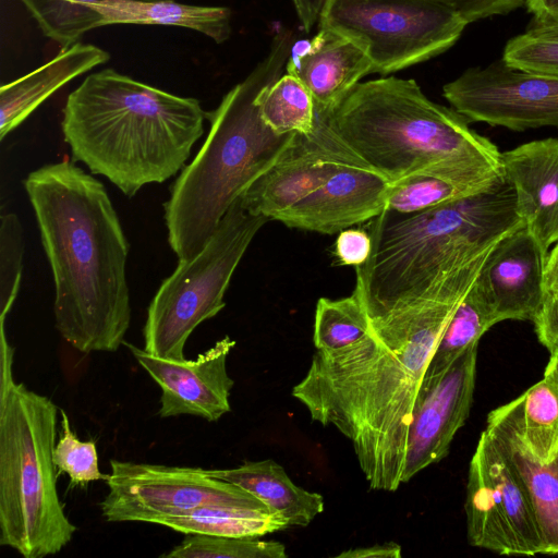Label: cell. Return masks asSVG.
Listing matches in <instances>:
<instances>
[{
	"instance_id": "6da1fadb",
	"label": "cell",
	"mask_w": 558,
	"mask_h": 558,
	"mask_svg": "<svg viewBox=\"0 0 558 558\" xmlns=\"http://www.w3.org/2000/svg\"><path fill=\"white\" fill-rule=\"evenodd\" d=\"M494 246L403 308L367 316L368 332L336 350H316L292 396L312 421L352 444L371 489L402 484L413 405L436 347Z\"/></svg>"
},
{
	"instance_id": "7a4b0ae2",
	"label": "cell",
	"mask_w": 558,
	"mask_h": 558,
	"mask_svg": "<svg viewBox=\"0 0 558 558\" xmlns=\"http://www.w3.org/2000/svg\"><path fill=\"white\" fill-rule=\"evenodd\" d=\"M24 187L56 290V328L82 353L114 352L131 324L130 250L104 184L62 160L32 171Z\"/></svg>"
},
{
	"instance_id": "3957f363",
	"label": "cell",
	"mask_w": 558,
	"mask_h": 558,
	"mask_svg": "<svg viewBox=\"0 0 558 558\" xmlns=\"http://www.w3.org/2000/svg\"><path fill=\"white\" fill-rule=\"evenodd\" d=\"M205 119L196 98L105 69L68 96L61 126L73 161L133 197L144 185L162 183L185 167Z\"/></svg>"
},
{
	"instance_id": "277c9868",
	"label": "cell",
	"mask_w": 558,
	"mask_h": 558,
	"mask_svg": "<svg viewBox=\"0 0 558 558\" xmlns=\"http://www.w3.org/2000/svg\"><path fill=\"white\" fill-rule=\"evenodd\" d=\"M329 120L344 144L391 183L425 174L477 193L502 178L498 147L453 108L427 98L414 80L359 83Z\"/></svg>"
},
{
	"instance_id": "5b68a950",
	"label": "cell",
	"mask_w": 558,
	"mask_h": 558,
	"mask_svg": "<svg viewBox=\"0 0 558 558\" xmlns=\"http://www.w3.org/2000/svg\"><path fill=\"white\" fill-rule=\"evenodd\" d=\"M522 226L504 175L484 191L418 213L384 209L369 225L371 253L355 267L354 291L369 317L403 308Z\"/></svg>"
},
{
	"instance_id": "8992f818",
	"label": "cell",
	"mask_w": 558,
	"mask_h": 558,
	"mask_svg": "<svg viewBox=\"0 0 558 558\" xmlns=\"http://www.w3.org/2000/svg\"><path fill=\"white\" fill-rule=\"evenodd\" d=\"M293 33H276L267 56L206 112L208 135L171 186L165 203L168 241L179 260L195 257L235 199L266 172L296 133L278 134L263 120L256 98L282 75Z\"/></svg>"
},
{
	"instance_id": "52a82bcc",
	"label": "cell",
	"mask_w": 558,
	"mask_h": 558,
	"mask_svg": "<svg viewBox=\"0 0 558 558\" xmlns=\"http://www.w3.org/2000/svg\"><path fill=\"white\" fill-rule=\"evenodd\" d=\"M58 410L22 383L0 384V545L25 558L61 551L76 532L57 490Z\"/></svg>"
},
{
	"instance_id": "ba28073f",
	"label": "cell",
	"mask_w": 558,
	"mask_h": 558,
	"mask_svg": "<svg viewBox=\"0 0 558 558\" xmlns=\"http://www.w3.org/2000/svg\"><path fill=\"white\" fill-rule=\"evenodd\" d=\"M269 219L248 213L239 197L230 206L204 248L179 260L153 298L143 328L144 350L177 362L194 329L226 305L231 277L259 229Z\"/></svg>"
},
{
	"instance_id": "9c48e42d",
	"label": "cell",
	"mask_w": 558,
	"mask_h": 558,
	"mask_svg": "<svg viewBox=\"0 0 558 558\" xmlns=\"http://www.w3.org/2000/svg\"><path fill=\"white\" fill-rule=\"evenodd\" d=\"M318 24L356 43L383 75L442 53L468 25L430 0H325Z\"/></svg>"
},
{
	"instance_id": "30bf717a",
	"label": "cell",
	"mask_w": 558,
	"mask_h": 558,
	"mask_svg": "<svg viewBox=\"0 0 558 558\" xmlns=\"http://www.w3.org/2000/svg\"><path fill=\"white\" fill-rule=\"evenodd\" d=\"M100 502L108 522H146L184 514L204 506H230L271 511L247 490L215 478L201 468L168 466L110 460Z\"/></svg>"
},
{
	"instance_id": "8fae6325",
	"label": "cell",
	"mask_w": 558,
	"mask_h": 558,
	"mask_svg": "<svg viewBox=\"0 0 558 558\" xmlns=\"http://www.w3.org/2000/svg\"><path fill=\"white\" fill-rule=\"evenodd\" d=\"M464 509L470 545L499 555L544 554L529 494L486 429L470 461Z\"/></svg>"
},
{
	"instance_id": "7c38bea8",
	"label": "cell",
	"mask_w": 558,
	"mask_h": 558,
	"mask_svg": "<svg viewBox=\"0 0 558 558\" xmlns=\"http://www.w3.org/2000/svg\"><path fill=\"white\" fill-rule=\"evenodd\" d=\"M442 95L472 122L512 131L558 129V76L517 69L502 58L465 70L444 85Z\"/></svg>"
},
{
	"instance_id": "4fadbf2b",
	"label": "cell",
	"mask_w": 558,
	"mask_h": 558,
	"mask_svg": "<svg viewBox=\"0 0 558 558\" xmlns=\"http://www.w3.org/2000/svg\"><path fill=\"white\" fill-rule=\"evenodd\" d=\"M329 114L315 107L313 132L296 133L277 161L239 196L248 213L277 220L342 166L360 158L336 133Z\"/></svg>"
},
{
	"instance_id": "5bb4252c",
	"label": "cell",
	"mask_w": 558,
	"mask_h": 558,
	"mask_svg": "<svg viewBox=\"0 0 558 558\" xmlns=\"http://www.w3.org/2000/svg\"><path fill=\"white\" fill-rule=\"evenodd\" d=\"M477 351L478 342L441 374L423 378L408 430L402 483L448 454L453 437L471 411Z\"/></svg>"
},
{
	"instance_id": "9a60e30c",
	"label": "cell",
	"mask_w": 558,
	"mask_h": 558,
	"mask_svg": "<svg viewBox=\"0 0 558 558\" xmlns=\"http://www.w3.org/2000/svg\"><path fill=\"white\" fill-rule=\"evenodd\" d=\"M123 344L161 388L160 417L190 414L216 422L230 412L234 381L228 374L227 359L235 341L229 336L195 360L183 362L161 359L125 341Z\"/></svg>"
},
{
	"instance_id": "2e32d148",
	"label": "cell",
	"mask_w": 558,
	"mask_h": 558,
	"mask_svg": "<svg viewBox=\"0 0 558 558\" xmlns=\"http://www.w3.org/2000/svg\"><path fill=\"white\" fill-rule=\"evenodd\" d=\"M546 258L525 226L508 233L494 245L474 287L496 323L534 319L546 295Z\"/></svg>"
},
{
	"instance_id": "e0dca14e",
	"label": "cell",
	"mask_w": 558,
	"mask_h": 558,
	"mask_svg": "<svg viewBox=\"0 0 558 558\" xmlns=\"http://www.w3.org/2000/svg\"><path fill=\"white\" fill-rule=\"evenodd\" d=\"M361 158L342 166L319 189L277 219L290 228L333 234L378 216L391 187Z\"/></svg>"
},
{
	"instance_id": "ac0fdd59",
	"label": "cell",
	"mask_w": 558,
	"mask_h": 558,
	"mask_svg": "<svg viewBox=\"0 0 558 558\" xmlns=\"http://www.w3.org/2000/svg\"><path fill=\"white\" fill-rule=\"evenodd\" d=\"M501 167L514 191L521 220L547 257L558 242V138L532 141L504 151Z\"/></svg>"
},
{
	"instance_id": "d6986e66",
	"label": "cell",
	"mask_w": 558,
	"mask_h": 558,
	"mask_svg": "<svg viewBox=\"0 0 558 558\" xmlns=\"http://www.w3.org/2000/svg\"><path fill=\"white\" fill-rule=\"evenodd\" d=\"M372 69L356 43L319 27L311 39L293 43L284 70L304 84L318 110L332 112Z\"/></svg>"
},
{
	"instance_id": "ffe728a7",
	"label": "cell",
	"mask_w": 558,
	"mask_h": 558,
	"mask_svg": "<svg viewBox=\"0 0 558 558\" xmlns=\"http://www.w3.org/2000/svg\"><path fill=\"white\" fill-rule=\"evenodd\" d=\"M109 53L81 41L61 51L50 61L0 88V138L19 126L39 105L63 85L106 63Z\"/></svg>"
},
{
	"instance_id": "44dd1931",
	"label": "cell",
	"mask_w": 558,
	"mask_h": 558,
	"mask_svg": "<svg viewBox=\"0 0 558 558\" xmlns=\"http://www.w3.org/2000/svg\"><path fill=\"white\" fill-rule=\"evenodd\" d=\"M518 474L534 507L544 554H558V454L547 464L524 450L507 404L493 410L485 428Z\"/></svg>"
},
{
	"instance_id": "7402d4cb",
	"label": "cell",
	"mask_w": 558,
	"mask_h": 558,
	"mask_svg": "<svg viewBox=\"0 0 558 558\" xmlns=\"http://www.w3.org/2000/svg\"><path fill=\"white\" fill-rule=\"evenodd\" d=\"M206 473L247 490L281 515L288 526H307L324 511L320 494L295 485L284 469L270 459L245 462L233 469L206 470Z\"/></svg>"
},
{
	"instance_id": "603a6c76",
	"label": "cell",
	"mask_w": 558,
	"mask_h": 558,
	"mask_svg": "<svg viewBox=\"0 0 558 558\" xmlns=\"http://www.w3.org/2000/svg\"><path fill=\"white\" fill-rule=\"evenodd\" d=\"M92 10L101 16V25L140 24L179 26L199 32L222 44L231 34V11L226 7L179 3L174 0H114L96 4Z\"/></svg>"
},
{
	"instance_id": "cb8c5ba5",
	"label": "cell",
	"mask_w": 558,
	"mask_h": 558,
	"mask_svg": "<svg viewBox=\"0 0 558 558\" xmlns=\"http://www.w3.org/2000/svg\"><path fill=\"white\" fill-rule=\"evenodd\" d=\"M526 453L547 464L558 454V380L545 369L544 377L507 403Z\"/></svg>"
},
{
	"instance_id": "d4e9b609",
	"label": "cell",
	"mask_w": 558,
	"mask_h": 558,
	"mask_svg": "<svg viewBox=\"0 0 558 558\" xmlns=\"http://www.w3.org/2000/svg\"><path fill=\"white\" fill-rule=\"evenodd\" d=\"M183 534H204L232 537H260L288 526L286 520L272 512L230 506H204L184 514L158 521Z\"/></svg>"
},
{
	"instance_id": "484cf974",
	"label": "cell",
	"mask_w": 558,
	"mask_h": 558,
	"mask_svg": "<svg viewBox=\"0 0 558 558\" xmlns=\"http://www.w3.org/2000/svg\"><path fill=\"white\" fill-rule=\"evenodd\" d=\"M265 123L278 134L308 135L315 126V101L295 76L286 73L265 86L256 98Z\"/></svg>"
},
{
	"instance_id": "4316f807",
	"label": "cell",
	"mask_w": 558,
	"mask_h": 558,
	"mask_svg": "<svg viewBox=\"0 0 558 558\" xmlns=\"http://www.w3.org/2000/svg\"><path fill=\"white\" fill-rule=\"evenodd\" d=\"M496 323L484 300L473 286L458 305L427 366L424 377L445 372L454 360Z\"/></svg>"
},
{
	"instance_id": "83f0119b",
	"label": "cell",
	"mask_w": 558,
	"mask_h": 558,
	"mask_svg": "<svg viewBox=\"0 0 558 558\" xmlns=\"http://www.w3.org/2000/svg\"><path fill=\"white\" fill-rule=\"evenodd\" d=\"M37 22L43 34L66 48L90 29L101 27V16L92 8L114 0H19ZM160 1V0H128Z\"/></svg>"
},
{
	"instance_id": "f1b7e54d",
	"label": "cell",
	"mask_w": 558,
	"mask_h": 558,
	"mask_svg": "<svg viewBox=\"0 0 558 558\" xmlns=\"http://www.w3.org/2000/svg\"><path fill=\"white\" fill-rule=\"evenodd\" d=\"M368 330V317L355 291L337 300L318 299L313 333L316 350L347 347L364 337Z\"/></svg>"
},
{
	"instance_id": "f546056e",
	"label": "cell",
	"mask_w": 558,
	"mask_h": 558,
	"mask_svg": "<svg viewBox=\"0 0 558 558\" xmlns=\"http://www.w3.org/2000/svg\"><path fill=\"white\" fill-rule=\"evenodd\" d=\"M165 558H286V547L275 541H259L257 537L214 536L185 534L183 541Z\"/></svg>"
},
{
	"instance_id": "4dcf8cb0",
	"label": "cell",
	"mask_w": 558,
	"mask_h": 558,
	"mask_svg": "<svg viewBox=\"0 0 558 558\" xmlns=\"http://www.w3.org/2000/svg\"><path fill=\"white\" fill-rule=\"evenodd\" d=\"M474 194L446 180L414 174L391 184L386 208L398 214H414Z\"/></svg>"
},
{
	"instance_id": "1f68e13d",
	"label": "cell",
	"mask_w": 558,
	"mask_h": 558,
	"mask_svg": "<svg viewBox=\"0 0 558 558\" xmlns=\"http://www.w3.org/2000/svg\"><path fill=\"white\" fill-rule=\"evenodd\" d=\"M61 414L62 433L53 449V462L58 474L64 473L70 478L69 488L85 487L92 482L107 480L98 464L96 442L90 439L80 440L71 428L70 420L64 410Z\"/></svg>"
},
{
	"instance_id": "d6a6232c",
	"label": "cell",
	"mask_w": 558,
	"mask_h": 558,
	"mask_svg": "<svg viewBox=\"0 0 558 558\" xmlns=\"http://www.w3.org/2000/svg\"><path fill=\"white\" fill-rule=\"evenodd\" d=\"M25 252L23 227L13 213L1 215L0 225V323L17 296Z\"/></svg>"
},
{
	"instance_id": "836d02e7",
	"label": "cell",
	"mask_w": 558,
	"mask_h": 558,
	"mask_svg": "<svg viewBox=\"0 0 558 558\" xmlns=\"http://www.w3.org/2000/svg\"><path fill=\"white\" fill-rule=\"evenodd\" d=\"M502 59L517 69L558 76V34L527 29L507 43Z\"/></svg>"
},
{
	"instance_id": "e575fe53",
	"label": "cell",
	"mask_w": 558,
	"mask_h": 558,
	"mask_svg": "<svg viewBox=\"0 0 558 558\" xmlns=\"http://www.w3.org/2000/svg\"><path fill=\"white\" fill-rule=\"evenodd\" d=\"M444 5L458 14L466 24L508 14L523 5L529 0H430Z\"/></svg>"
},
{
	"instance_id": "d590c367",
	"label": "cell",
	"mask_w": 558,
	"mask_h": 558,
	"mask_svg": "<svg viewBox=\"0 0 558 558\" xmlns=\"http://www.w3.org/2000/svg\"><path fill=\"white\" fill-rule=\"evenodd\" d=\"M371 235L361 229H344L336 241L335 254L340 265L357 267L371 253Z\"/></svg>"
},
{
	"instance_id": "8d00e7d4",
	"label": "cell",
	"mask_w": 558,
	"mask_h": 558,
	"mask_svg": "<svg viewBox=\"0 0 558 558\" xmlns=\"http://www.w3.org/2000/svg\"><path fill=\"white\" fill-rule=\"evenodd\" d=\"M532 322L539 342L550 354L558 353V295L546 294Z\"/></svg>"
},
{
	"instance_id": "74e56055",
	"label": "cell",
	"mask_w": 558,
	"mask_h": 558,
	"mask_svg": "<svg viewBox=\"0 0 558 558\" xmlns=\"http://www.w3.org/2000/svg\"><path fill=\"white\" fill-rule=\"evenodd\" d=\"M338 558H400L401 547L395 542L376 544L368 547L348 549L337 555Z\"/></svg>"
},
{
	"instance_id": "f35d334b",
	"label": "cell",
	"mask_w": 558,
	"mask_h": 558,
	"mask_svg": "<svg viewBox=\"0 0 558 558\" xmlns=\"http://www.w3.org/2000/svg\"><path fill=\"white\" fill-rule=\"evenodd\" d=\"M526 7L534 16L532 25H558V0H529Z\"/></svg>"
},
{
	"instance_id": "ab89813d",
	"label": "cell",
	"mask_w": 558,
	"mask_h": 558,
	"mask_svg": "<svg viewBox=\"0 0 558 558\" xmlns=\"http://www.w3.org/2000/svg\"><path fill=\"white\" fill-rule=\"evenodd\" d=\"M301 26L310 32L318 22L319 13L325 0H291Z\"/></svg>"
},
{
	"instance_id": "60d3db41",
	"label": "cell",
	"mask_w": 558,
	"mask_h": 558,
	"mask_svg": "<svg viewBox=\"0 0 558 558\" xmlns=\"http://www.w3.org/2000/svg\"><path fill=\"white\" fill-rule=\"evenodd\" d=\"M544 289L546 294L558 295V242L548 252L545 262Z\"/></svg>"
},
{
	"instance_id": "b9f144b4",
	"label": "cell",
	"mask_w": 558,
	"mask_h": 558,
	"mask_svg": "<svg viewBox=\"0 0 558 558\" xmlns=\"http://www.w3.org/2000/svg\"><path fill=\"white\" fill-rule=\"evenodd\" d=\"M529 29L537 33L558 34V25H533Z\"/></svg>"
},
{
	"instance_id": "7bdbcfd3",
	"label": "cell",
	"mask_w": 558,
	"mask_h": 558,
	"mask_svg": "<svg viewBox=\"0 0 558 558\" xmlns=\"http://www.w3.org/2000/svg\"><path fill=\"white\" fill-rule=\"evenodd\" d=\"M546 371L551 372L558 380V353L550 354Z\"/></svg>"
}]
</instances>
